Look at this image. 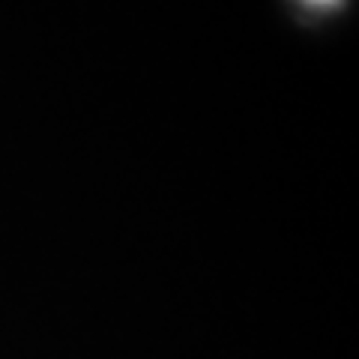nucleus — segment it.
<instances>
[{
    "label": "nucleus",
    "instance_id": "1",
    "mask_svg": "<svg viewBox=\"0 0 359 359\" xmlns=\"http://www.w3.org/2000/svg\"><path fill=\"white\" fill-rule=\"evenodd\" d=\"M306 4H311V6H335L339 0H306Z\"/></svg>",
    "mask_w": 359,
    "mask_h": 359
}]
</instances>
